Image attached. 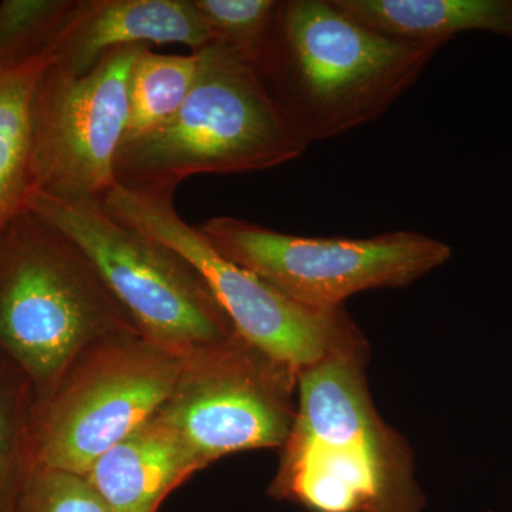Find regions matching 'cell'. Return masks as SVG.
Masks as SVG:
<instances>
[{
  "label": "cell",
  "instance_id": "18",
  "mask_svg": "<svg viewBox=\"0 0 512 512\" xmlns=\"http://www.w3.org/2000/svg\"><path fill=\"white\" fill-rule=\"evenodd\" d=\"M212 42L238 50L255 64L264 55L281 0H194Z\"/></svg>",
  "mask_w": 512,
  "mask_h": 512
},
{
  "label": "cell",
  "instance_id": "10",
  "mask_svg": "<svg viewBox=\"0 0 512 512\" xmlns=\"http://www.w3.org/2000/svg\"><path fill=\"white\" fill-rule=\"evenodd\" d=\"M146 47L111 50L82 76L46 64L30 107L32 192L101 200L116 185L114 164L127 136L128 83Z\"/></svg>",
  "mask_w": 512,
  "mask_h": 512
},
{
  "label": "cell",
  "instance_id": "14",
  "mask_svg": "<svg viewBox=\"0 0 512 512\" xmlns=\"http://www.w3.org/2000/svg\"><path fill=\"white\" fill-rule=\"evenodd\" d=\"M46 62L0 70V232L28 210L30 178V107Z\"/></svg>",
  "mask_w": 512,
  "mask_h": 512
},
{
  "label": "cell",
  "instance_id": "13",
  "mask_svg": "<svg viewBox=\"0 0 512 512\" xmlns=\"http://www.w3.org/2000/svg\"><path fill=\"white\" fill-rule=\"evenodd\" d=\"M346 15L382 35L443 46L464 32L512 40V0H332Z\"/></svg>",
  "mask_w": 512,
  "mask_h": 512
},
{
  "label": "cell",
  "instance_id": "16",
  "mask_svg": "<svg viewBox=\"0 0 512 512\" xmlns=\"http://www.w3.org/2000/svg\"><path fill=\"white\" fill-rule=\"evenodd\" d=\"M200 57L160 55L143 49L128 83L126 138L143 136L171 119L183 106L197 80ZM124 138V140H126Z\"/></svg>",
  "mask_w": 512,
  "mask_h": 512
},
{
  "label": "cell",
  "instance_id": "17",
  "mask_svg": "<svg viewBox=\"0 0 512 512\" xmlns=\"http://www.w3.org/2000/svg\"><path fill=\"white\" fill-rule=\"evenodd\" d=\"M69 5L70 0H5L0 3V70L45 60L47 47Z\"/></svg>",
  "mask_w": 512,
  "mask_h": 512
},
{
  "label": "cell",
  "instance_id": "19",
  "mask_svg": "<svg viewBox=\"0 0 512 512\" xmlns=\"http://www.w3.org/2000/svg\"><path fill=\"white\" fill-rule=\"evenodd\" d=\"M18 512H111L87 478L37 467Z\"/></svg>",
  "mask_w": 512,
  "mask_h": 512
},
{
  "label": "cell",
  "instance_id": "15",
  "mask_svg": "<svg viewBox=\"0 0 512 512\" xmlns=\"http://www.w3.org/2000/svg\"><path fill=\"white\" fill-rule=\"evenodd\" d=\"M29 377L0 355V512H18L37 468Z\"/></svg>",
  "mask_w": 512,
  "mask_h": 512
},
{
  "label": "cell",
  "instance_id": "5",
  "mask_svg": "<svg viewBox=\"0 0 512 512\" xmlns=\"http://www.w3.org/2000/svg\"><path fill=\"white\" fill-rule=\"evenodd\" d=\"M28 208L82 249L144 338L183 356L237 333L190 261L114 220L99 198L32 192Z\"/></svg>",
  "mask_w": 512,
  "mask_h": 512
},
{
  "label": "cell",
  "instance_id": "3",
  "mask_svg": "<svg viewBox=\"0 0 512 512\" xmlns=\"http://www.w3.org/2000/svg\"><path fill=\"white\" fill-rule=\"evenodd\" d=\"M197 53L200 69L183 106L121 144L114 164L120 187L174 195L195 175L269 170L311 146L252 60L218 42Z\"/></svg>",
  "mask_w": 512,
  "mask_h": 512
},
{
  "label": "cell",
  "instance_id": "9",
  "mask_svg": "<svg viewBox=\"0 0 512 512\" xmlns=\"http://www.w3.org/2000/svg\"><path fill=\"white\" fill-rule=\"evenodd\" d=\"M180 360L173 392L158 413L204 467L229 454L284 446L296 416V370L238 333Z\"/></svg>",
  "mask_w": 512,
  "mask_h": 512
},
{
  "label": "cell",
  "instance_id": "12",
  "mask_svg": "<svg viewBox=\"0 0 512 512\" xmlns=\"http://www.w3.org/2000/svg\"><path fill=\"white\" fill-rule=\"evenodd\" d=\"M202 468L197 454L157 412L97 458L84 477L111 512H157L168 494Z\"/></svg>",
  "mask_w": 512,
  "mask_h": 512
},
{
  "label": "cell",
  "instance_id": "8",
  "mask_svg": "<svg viewBox=\"0 0 512 512\" xmlns=\"http://www.w3.org/2000/svg\"><path fill=\"white\" fill-rule=\"evenodd\" d=\"M173 197L114 185L101 204L114 220L158 239L190 261L242 339L299 373L362 335L345 309L301 305L222 256L198 227L180 217Z\"/></svg>",
  "mask_w": 512,
  "mask_h": 512
},
{
  "label": "cell",
  "instance_id": "11",
  "mask_svg": "<svg viewBox=\"0 0 512 512\" xmlns=\"http://www.w3.org/2000/svg\"><path fill=\"white\" fill-rule=\"evenodd\" d=\"M211 42L194 0H70L45 60L82 76L120 47L178 43L197 52Z\"/></svg>",
  "mask_w": 512,
  "mask_h": 512
},
{
  "label": "cell",
  "instance_id": "7",
  "mask_svg": "<svg viewBox=\"0 0 512 512\" xmlns=\"http://www.w3.org/2000/svg\"><path fill=\"white\" fill-rule=\"evenodd\" d=\"M198 229L229 261L315 309L343 308L350 296L372 289L404 288L451 256L447 244L414 231L302 237L234 217L211 218Z\"/></svg>",
  "mask_w": 512,
  "mask_h": 512
},
{
  "label": "cell",
  "instance_id": "1",
  "mask_svg": "<svg viewBox=\"0 0 512 512\" xmlns=\"http://www.w3.org/2000/svg\"><path fill=\"white\" fill-rule=\"evenodd\" d=\"M359 335L298 373L296 416L269 493L309 512H421L410 447L373 406Z\"/></svg>",
  "mask_w": 512,
  "mask_h": 512
},
{
  "label": "cell",
  "instance_id": "4",
  "mask_svg": "<svg viewBox=\"0 0 512 512\" xmlns=\"http://www.w3.org/2000/svg\"><path fill=\"white\" fill-rule=\"evenodd\" d=\"M127 330L133 320L59 229L28 208L0 232V355L36 394L94 340Z\"/></svg>",
  "mask_w": 512,
  "mask_h": 512
},
{
  "label": "cell",
  "instance_id": "6",
  "mask_svg": "<svg viewBox=\"0 0 512 512\" xmlns=\"http://www.w3.org/2000/svg\"><path fill=\"white\" fill-rule=\"evenodd\" d=\"M180 366V356L137 330L94 340L36 394L37 467L84 476L97 458L163 407Z\"/></svg>",
  "mask_w": 512,
  "mask_h": 512
},
{
  "label": "cell",
  "instance_id": "2",
  "mask_svg": "<svg viewBox=\"0 0 512 512\" xmlns=\"http://www.w3.org/2000/svg\"><path fill=\"white\" fill-rule=\"evenodd\" d=\"M440 47L382 35L332 0H281L256 67L312 144L384 116Z\"/></svg>",
  "mask_w": 512,
  "mask_h": 512
}]
</instances>
